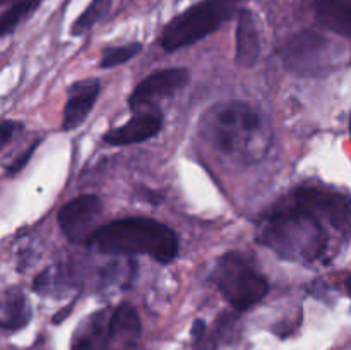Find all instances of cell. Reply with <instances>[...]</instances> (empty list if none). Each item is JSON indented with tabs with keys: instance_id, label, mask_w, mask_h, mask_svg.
Returning a JSON list of instances; mask_svg holds the SVG:
<instances>
[{
	"instance_id": "obj_3",
	"label": "cell",
	"mask_w": 351,
	"mask_h": 350,
	"mask_svg": "<svg viewBox=\"0 0 351 350\" xmlns=\"http://www.w3.org/2000/svg\"><path fill=\"white\" fill-rule=\"evenodd\" d=\"M257 239L283 259L302 263H312L321 257L328 240L321 218L297 202L267 216Z\"/></svg>"
},
{
	"instance_id": "obj_25",
	"label": "cell",
	"mask_w": 351,
	"mask_h": 350,
	"mask_svg": "<svg viewBox=\"0 0 351 350\" xmlns=\"http://www.w3.org/2000/svg\"><path fill=\"white\" fill-rule=\"evenodd\" d=\"M346 288H348V292L351 295V278H348V281H346Z\"/></svg>"
},
{
	"instance_id": "obj_23",
	"label": "cell",
	"mask_w": 351,
	"mask_h": 350,
	"mask_svg": "<svg viewBox=\"0 0 351 350\" xmlns=\"http://www.w3.org/2000/svg\"><path fill=\"white\" fill-rule=\"evenodd\" d=\"M191 335H192V338L195 340V342H201V340L204 338V335H206V323L202 321V319H195L194 325H192Z\"/></svg>"
},
{
	"instance_id": "obj_26",
	"label": "cell",
	"mask_w": 351,
	"mask_h": 350,
	"mask_svg": "<svg viewBox=\"0 0 351 350\" xmlns=\"http://www.w3.org/2000/svg\"><path fill=\"white\" fill-rule=\"evenodd\" d=\"M350 132H351V119H350Z\"/></svg>"
},
{
	"instance_id": "obj_11",
	"label": "cell",
	"mask_w": 351,
	"mask_h": 350,
	"mask_svg": "<svg viewBox=\"0 0 351 350\" xmlns=\"http://www.w3.org/2000/svg\"><path fill=\"white\" fill-rule=\"evenodd\" d=\"M161 130V117L158 113L144 112L136 113L132 119L117 129L108 130L103 136L105 143L112 146H130V144L144 143Z\"/></svg>"
},
{
	"instance_id": "obj_5",
	"label": "cell",
	"mask_w": 351,
	"mask_h": 350,
	"mask_svg": "<svg viewBox=\"0 0 351 350\" xmlns=\"http://www.w3.org/2000/svg\"><path fill=\"white\" fill-rule=\"evenodd\" d=\"M219 292L237 311H247L259 304L269 292L263 275L257 273L240 254H223L213 273Z\"/></svg>"
},
{
	"instance_id": "obj_14",
	"label": "cell",
	"mask_w": 351,
	"mask_h": 350,
	"mask_svg": "<svg viewBox=\"0 0 351 350\" xmlns=\"http://www.w3.org/2000/svg\"><path fill=\"white\" fill-rule=\"evenodd\" d=\"M315 17L326 30L351 40V0H317Z\"/></svg>"
},
{
	"instance_id": "obj_24",
	"label": "cell",
	"mask_w": 351,
	"mask_h": 350,
	"mask_svg": "<svg viewBox=\"0 0 351 350\" xmlns=\"http://www.w3.org/2000/svg\"><path fill=\"white\" fill-rule=\"evenodd\" d=\"M71 309H72V307H64V309H62L60 314H57V316H55V318H53V323H62V321H64L65 316L71 314Z\"/></svg>"
},
{
	"instance_id": "obj_22",
	"label": "cell",
	"mask_w": 351,
	"mask_h": 350,
	"mask_svg": "<svg viewBox=\"0 0 351 350\" xmlns=\"http://www.w3.org/2000/svg\"><path fill=\"white\" fill-rule=\"evenodd\" d=\"M19 127L21 124L12 122V120H3L2 127H0V139H2V146H7V144L10 143V139L16 136Z\"/></svg>"
},
{
	"instance_id": "obj_12",
	"label": "cell",
	"mask_w": 351,
	"mask_h": 350,
	"mask_svg": "<svg viewBox=\"0 0 351 350\" xmlns=\"http://www.w3.org/2000/svg\"><path fill=\"white\" fill-rule=\"evenodd\" d=\"M113 309H103L89 316L75 331L72 350H106L112 342Z\"/></svg>"
},
{
	"instance_id": "obj_8",
	"label": "cell",
	"mask_w": 351,
	"mask_h": 350,
	"mask_svg": "<svg viewBox=\"0 0 351 350\" xmlns=\"http://www.w3.org/2000/svg\"><path fill=\"white\" fill-rule=\"evenodd\" d=\"M103 202L96 194H82L72 199L58 211V225L72 242H89L96 220L101 215Z\"/></svg>"
},
{
	"instance_id": "obj_17",
	"label": "cell",
	"mask_w": 351,
	"mask_h": 350,
	"mask_svg": "<svg viewBox=\"0 0 351 350\" xmlns=\"http://www.w3.org/2000/svg\"><path fill=\"white\" fill-rule=\"evenodd\" d=\"M112 9V0H93L88 7H86L84 12L75 19V23L72 24V34H84L91 30L93 26L103 21L106 17V14Z\"/></svg>"
},
{
	"instance_id": "obj_20",
	"label": "cell",
	"mask_w": 351,
	"mask_h": 350,
	"mask_svg": "<svg viewBox=\"0 0 351 350\" xmlns=\"http://www.w3.org/2000/svg\"><path fill=\"white\" fill-rule=\"evenodd\" d=\"M38 143H40V141H34V143L31 144V146L27 148V150L24 151L23 154H19V156H17L16 160L10 163V167L7 168V172H9V174H17L19 170H23V168L27 165V161L31 160V156H33V153H34V150H36Z\"/></svg>"
},
{
	"instance_id": "obj_9",
	"label": "cell",
	"mask_w": 351,
	"mask_h": 350,
	"mask_svg": "<svg viewBox=\"0 0 351 350\" xmlns=\"http://www.w3.org/2000/svg\"><path fill=\"white\" fill-rule=\"evenodd\" d=\"M189 81V72L187 69L173 67V69H165V71L153 72L147 75L137 88L134 89L132 95L129 98V105L132 110H139L143 106L156 103L160 100L168 98L178 89L184 88Z\"/></svg>"
},
{
	"instance_id": "obj_10",
	"label": "cell",
	"mask_w": 351,
	"mask_h": 350,
	"mask_svg": "<svg viewBox=\"0 0 351 350\" xmlns=\"http://www.w3.org/2000/svg\"><path fill=\"white\" fill-rule=\"evenodd\" d=\"M99 95L98 79H84L71 84L69 88V100L64 108V130H74L84 124L91 113L93 105Z\"/></svg>"
},
{
	"instance_id": "obj_19",
	"label": "cell",
	"mask_w": 351,
	"mask_h": 350,
	"mask_svg": "<svg viewBox=\"0 0 351 350\" xmlns=\"http://www.w3.org/2000/svg\"><path fill=\"white\" fill-rule=\"evenodd\" d=\"M141 50H143V45L141 43H129V45H122V47L106 48L101 55V60H99V67L110 69V67H117V65L125 64V62L132 60Z\"/></svg>"
},
{
	"instance_id": "obj_16",
	"label": "cell",
	"mask_w": 351,
	"mask_h": 350,
	"mask_svg": "<svg viewBox=\"0 0 351 350\" xmlns=\"http://www.w3.org/2000/svg\"><path fill=\"white\" fill-rule=\"evenodd\" d=\"M31 319V309L19 290L7 292L2 304V328L21 329Z\"/></svg>"
},
{
	"instance_id": "obj_1",
	"label": "cell",
	"mask_w": 351,
	"mask_h": 350,
	"mask_svg": "<svg viewBox=\"0 0 351 350\" xmlns=\"http://www.w3.org/2000/svg\"><path fill=\"white\" fill-rule=\"evenodd\" d=\"M201 130L219 153L243 163L259 161L271 144L263 115L242 102L213 105L202 117Z\"/></svg>"
},
{
	"instance_id": "obj_18",
	"label": "cell",
	"mask_w": 351,
	"mask_h": 350,
	"mask_svg": "<svg viewBox=\"0 0 351 350\" xmlns=\"http://www.w3.org/2000/svg\"><path fill=\"white\" fill-rule=\"evenodd\" d=\"M38 3H40V0H17L9 10L3 12L2 19H0V34L2 36L9 34L24 17H27L36 9Z\"/></svg>"
},
{
	"instance_id": "obj_2",
	"label": "cell",
	"mask_w": 351,
	"mask_h": 350,
	"mask_svg": "<svg viewBox=\"0 0 351 350\" xmlns=\"http://www.w3.org/2000/svg\"><path fill=\"white\" fill-rule=\"evenodd\" d=\"M88 246L108 256L147 254L168 264L177 257L178 239L170 226L151 218H123L99 226Z\"/></svg>"
},
{
	"instance_id": "obj_6",
	"label": "cell",
	"mask_w": 351,
	"mask_h": 350,
	"mask_svg": "<svg viewBox=\"0 0 351 350\" xmlns=\"http://www.w3.org/2000/svg\"><path fill=\"white\" fill-rule=\"evenodd\" d=\"M285 67L297 75H322L336 62L331 41L315 31L291 36L281 50Z\"/></svg>"
},
{
	"instance_id": "obj_4",
	"label": "cell",
	"mask_w": 351,
	"mask_h": 350,
	"mask_svg": "<svg viewBox=\"0 0 351 350\" xmlns=\"http://www.w3.org/2000/svg\"><path fill=\"white\" fill-rule=\"evenodd\" d=\"M233 0H202L167 24L160 45L167 51L191 47L226 23L233 16Z\"/></svg>"
},
{
	"instance_id": "obj_15",
	"label": "cell",
	"mask_w": 351,
	"mask_h": 350,
	"mask_svg": "<svg viewBox=\"0 0 351 350\" xmlns=\"http://www.w3.org/2000/svg\"><path fill=\"white\" fill-rule=\"evenodd\" d=\"M141 336V321L136 309L123 302L113 309L112 314V338L125 343H136Z\"/></svg>"
},
{
	"instance_id": "obj_21",
	"label": "cell",
	"mask_w": 351,
	"mask_h": 350,
	"mask_svg": "<svg viewBox=\"0 0 351 350\" xmlns=\"http://www.w3.org/2000/svg\"><path fill=\"white\" fill-rule=\"evenodd\" d=\"M33 288H34V292H38V294H48V292H50V288H51L50 270L41 271V273L34 278Z\"/></svg>"
},
{
	"instance_id": "obj_13",
	"label": "cell",
	"mask_w": 351,
	"mask_h": 350,
	"mask_svg": "<svg viewBox=\"0 0 351 350\" xmlns=\"http://www.w3.org/2000/svg\"><path fill=\"white\" fill-rule=\"evenodd\" d=\"M237 43L235 60L240 67L250 69L261 57V36L254 14L249 9H242L237 19Z\"/></svg>"
},
{
	"instance_id": "obj_7",
	"label": "cell",
	"mask_w": 351,
	"mask_h": 350,
	"mask_svg": "<svg viewBox=\"0 0 351 350\" xmlns=\"http://www.w3.org/2000/svg\"><path fill=\"white\" fill-rule=\"evenodd\" d=\"M295 202L319 218L324 216L338 230H348L351 223V199L331 189L300 187L295 192Z\"/></svg>"
}]
</instances>
